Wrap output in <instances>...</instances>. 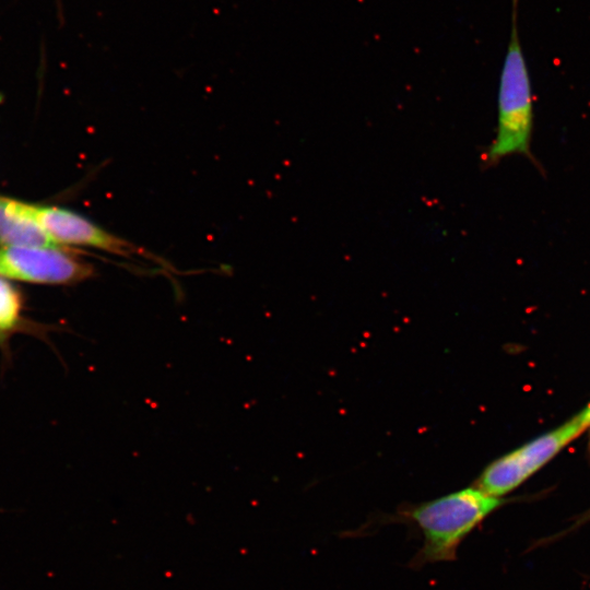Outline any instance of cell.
<instances>
[{
  "label": "cell",
  "mask_w": 590,
  "mask_h": 590,
  "mask_svg": "<svg viewBox=\"0 0 590 590\" xmlns=\"http://www.w3.org/2000/svg\"><path fill=\"white\" fill-rule=\"evenodd\" d=\"M94 274L93 267L74 253L55 247H3L0 275L45 284H72Z\"/></svg>",
  "instance_id": "cell-3"
},
{
  "label": "cell",
  "mask_w": 590,
  "mask_h": 590,
  "mask_svg": "<svg viewBox=\"0 0 590 590\" xmlns=\"http://www.w3.org/2000/svg\"><path fill=\"white\" fill-rule=\"evenodd\" d=\"M22 300L17 290L0 278V334L14 328L20 318Z\"/></svg>",
  "instance_id": "cell-8"
},
{
  "label": "cell",
  "mask_w": 590,
  "mask_h": 590,
  "mask_svg": "<svg viewBox=\"0 0 590 590\" xmlns=\"http://www.w3.org/2000/svg\"><path fill=\"white\" fill-rule=\"evenodd\" d=\"M27 209L56 244L86 246L127 258L146 256L144 249L67 209L30 204Z\"/></svg>",
  "instance_id": "cell-4"
},
{
  "label": "cell",
  "mask_w": 590,
  "mask_h": 590,
  "mask_svg": "<svg viewBox=\"0 0 590 590\" xmlns=\"http://www.w3.org/2000/svg\"><path fill=\"white\" fill-rule=\"evenodd\" d=\"M518 0H511L510 37L498 90L496 137L486 162L496 163L512 154H530L533 110L531 84L517 27Z\"/></svg>",
  "instance_id": "cell-2"
},
{
  "label": "cell",
  "mask_w": 590,
  "mask_h": 590,
  "mask_svg": "<svg viewBox=\"0 0 590 590\" xmlns=\"http://www.w3.org/2000/svg\"><path fill=\"white\" fill-rule=\"evenodd\" d=\"M517 450L488 464L474 483V487L493 497L502 498L530 476Z\"/></svg>",
  "instance_id": "cell-7"
},
{
  "label": "cell",
  "mask_w": 590,
  "mask_h": 590,
  "mask_svg": "<svg viewBox=\"0 0 590 590\" xmlns=\"http://www.w3.org/2000/svg\"><path fill=\"white\" fill-rule=\"evenodd\" d=\"M0 244L4 247L58 246L31 215L27 204L1 197Z\"/></svg>",
  "instance_id": "cell-5"
},
{
  "label": "cell",
  "mask_w": 590,
  "mask_h": 590,
  "mask_svg": "<svg viewBox=\"0 0 590 590\" xmlns=\"http://www.w3.org/2000/svg\"><path fill=\"white\" fill-rule=\"evenodd\" d=\"M586 420L590 423V405L583 410Z\"/></svg>",
  "instance_id": "cell-9"
},
{
  "label": "cell",
  "mask_w": 590,
  "mask_h": 590,
  "mask_svg": "<svg viewBox=\"0 0 590 590\" xmlns=\"http://www.w3.org/2000/svg\"><path fill=\"white\" fill-rule=\"evenodd\" d=\"M504 503L471 486L430 500L401 504L396 512L375 522L403 523L421 533L423 543L408 564L418 570L427 564L455 560L463 540Z\"/></svg>",
  "instance_id": "cell-1"
},
{
  "label": "cell",
  "mask_w": 590,
  "mask_h": 590,
  "mask_svg": "<svg viewBox=\"0 0 590 590\" xmlns=\"http://www.w3.org/2000/svg\"><path fill=\"white\" fill-rule=\"evenodd\" d=\"M590 423L583 411L558 428L542 435L533 441L517 449L522 462L532 475L548 462L564 446L579 436Z\"/></svg>",
  "instance_id": "cell-6"
}]
</instances>
